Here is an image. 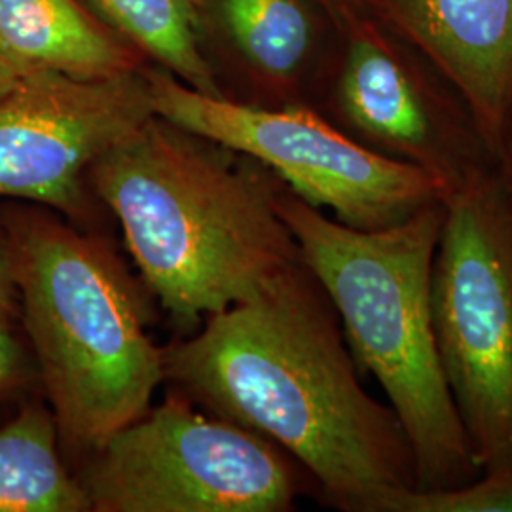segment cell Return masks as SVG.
<instances>
[{
    "instance_id": "obj_9",
    "label": "cell",
    "mask_w": 512,
    "mask_h": 512,
    "mask_svg": "<svg viewBox=\"0 0 512 512\" xmlns=\"http://www.w3.org/2000/svg\"><path fill=\"white\" fill-rule=\"evenodd\" d=\"M154 116L147 78L80 80L31 71L0 97V198L90 217L93 162Z\"/></svg>"
},
{
    "instance_id": "obj_8",
    "label": "cell",
    "mask_w": 512,
    "mask_h": 512,
    "mask_svg": "<svg viewBox=\"0 0 512 512\" xmlns=\"http://www.w3.org/2000/svg\"><path fill=\"white\" fill-rule=\"evenodd\" d=\"M332 124L389 160L423 171L440 198L497 175L475 112L439 69L374 12L338 31Z\"/></svg>"
},
{
    "instance_id": "obj_14",
    "label": "cell",
    "mask_w": 512,
    "mask_h": 512,
    "mask_svg": "<svg viewBox=\"0 0 512 512\" xmlns=\"http://www.w3.org/2000/svg\"><path fill=\"white\" fill-rule=\"evenodd\" d=\"M97 14L192 90L222 95L200 52L192 0H88Z\"/></svg>"
},
{
    "instance_id": "obj_20",
    "label": "cell",
    "mask_w": 512,
    "mask_h": 512,
    "mask_svg": "<svg viewBox=\"0 0 512 512\" xmlns=\"http://www.w3.org/2000/svg\"><path fill=\"white\" fill-rule=\"evenodd\" d=\"M33 69L16 65L4 57H0V97H4L6 93L12 92L19 82L31 73ZM38 71V69H37Z\"/></svg>"
},
{
    "instance_id": "obj_7",
    "label": "cell",
    "mask_w": 512,
    "mask_h": 512,
    "mask_svg": "<svg viewBox=\"0 0 512 512\" xmlns=\"http://www.w3.org/2000/svg\"><path fill=\"white\" fill-rule=\"evenodd\" d=\"M289 458L169 395L95 450L78 480L92 512H287L304 471Z\"/></svg>"
},
{
    "instance_id": "obj_12",
    "label": "cell",
    "mask_w": 512,
    "mask_h": 512,
    "mask_svg": "<svg viewBox=\"0 0 512 512\" xmlns=\"http://www.w3.org/2000/svg\"><path fill=\"white\" fill-rule=\"evenodd\" d=\"M217 6L239 54L275 105H308L302 92L330 19L311 0H217Z\"/></svg>"
},
{
    "instance_id": "obj_3",
    "label": "cell",
    "mask_w": 512,
    "mask_h": 512,
    "mask_svg": "<svg viewBox=\"0 0 512 512\" xmlns=\"http://www.w3.org/2000/svg\"><path fill=\"white\" fill-rule=\"evenodd\" d=\"M275 203L338 313L355 365L378 380L403 425L416 488H456L480 475L433 330L431 272L444 202L429 203L384 230L329 219L283 181Z\"/></svg>"
},
{
    "instance_id": "obj_18",
    "label": "cell",
    "mask_w": 512,
    "mask_h": 512,
    "mask_svg": "<svg viewBox=\"0 0 512 512\" xmlns=\"http://www.w3.org/2000/svg\"><path fill=\"white\" fill-rule=\"evenodd\" d=\"M334 25L336 31L372 12L370 0H311Z\"/></svg>"
},
{
    "instance_id": "obj_15",
    "label": "cell",
    "mask_w": 512,
    "mask_h": 512,
    "mask_svg": "<svg viewBox=\"0 0 512 512\" xmlns=\"http://www.w3.org/2000/svg\"><path fill=\"white\" fill-rule=\"evenodd\" d=\"M384 512H512V469L480 473L456 488H406L387 499Z\"/></svg>"
},
{
    "instance_id": "obj_17",
    "label": "cell",
    "mask_w": 512,
    "mask_h": 512,
    "mask_svg": "<svg viewBox=\"0 0 512 512\" xmlns=\"http://www.w3.org/2000/svg\"><path fill=\"white\" fill-rule=\"evenodd\" d=\"M19 294L14 274H12V258L4 232H0V317L12 319L18 313Z\"/></svg>"
},
{
    "instance_id": "obj_13",
    "label": "cell",
    "mask_w": 512,
    "mask_h": 512,
    "mask_svg": "<svg viewBox=\"0 0 512 512\" xmlns=\"http://www.w3.org/2000/svg\"><path fill=\"white\" fill-rule=\"evenodd\" d=\"M59 442L54 414L40 404L0 427V512H92Z\"/></svg>"
},
{
    "instance_id": "obj_11",
    "label": "cell",
    "mask_w": 512,
    "mask_h": 512,
    "mask_svg": "<svg viewBox=\"0 0 512 512\" xmlns=\"http://www.w3.org/2000/svg\"><path fill=\"white\" fill-rule=\"evenodd\" d=\"M0 57L80 80L137 71L139 55L78 0H0Z\"/></svg>"
},
{
    "instance_id": "obj_2",
    "label": "cell",
    "mask_w": 512,
    "mask_h": 512,
    "mask_svg": "<svg viewBox=\"0 0 512 512\" xmlns=\"http://www.w3.org/2000/svg\"><path fill=\"white\" fill-rule=\"evenodd\" d=\"M88 181L181 327L249 300L302 258L277 211L279 177L238 167L156 114L99 156Z\"/></svg>"
},
{
    "instance_id": "obj_10",
    "label": "cell",
    "mask_w": 512,
    "mask_h": 512,
    "mask_svg": "<svg viewBox=\"0 0 512 512\" xmlns=\"http://www.w3.org/2000/svg\"><path fill=\"white\" fill-rule=\"evenodd\" d=\"M370 6L452 82L495 150L512 99V0H370Z\"/></svg>"
},
{
    "instance_id": "obj_6",
    "label": "cell",
    "mask_w": 512,
    "mask_h": 512,
    "mask_svg": "<svg viewBox=\"0 0 512 512\" xmlns=\"http://www.w3.org/2000/svg\"><path fill=\"white\" fill-rule=\"evenodd\" d=\"M147 86L156 116L251 158L351 228L384 230L442 200L423 171L363 147L311 105L234 103L192 90L171 73L148 74Z\"/></svg>"
},
{
    "instance_id": "obj_4",
    "label": "cell",
    "mask_w": 512,
    "mask_h": 512,
    "mask_svg": "<svg viewBox=\"0 0 512 512\" xmlns=\"http://www.w3.org/2000/svg\"><path fill=\"white\" fill-rule=\"evenodd\" d=\"M23 323L59 440L88 459L139 420L165 378L137 283L109 243L48 213L4 219Z\"/></svg>"
},
{
    "instance_id": "obj_16",
    "label": "cell",
    "mask_w": 512,
    "mask_h": 512,
    "mask_svg": "<svg viewBox=\"0 0 512 512\" xmlns=\"http://www.w3.org/2000/svg\"><path fill=\"white\" fill-rule=\"evenodd\" d=\"M8 323V319L0 317V397L23 387L31 374L25 351Z\"/></svg>"
},
{
    "instance_id": "obj_1",
    "label": "cell",
    "mask_w": 512,
    "mask_h": 512,
    "mask_svg": "<svg viewBox=\"0 0 512 512\" xmlns=\"http://www.w3.org/2000/svg\"><path fill=\"white\" fill-rule=\"evenodd\" d=\"M164 359L167 380L287 452L329 507L384 512L391 495L416 488L403 425L363 389L338 313L302 258Z\"/></svg>"
},
{
    "instance_id": "obj_5",
    "label": "cell",
    "mask_w": 512,
    "mask_h": 512,
    "mask_svg": "<svg viewBox=\"0 0 512 512\" xmlns=\"http://www.w3.org/2000/svg\"><path fill=\"white\" fill-rule=\"evenodd\" d=\"M442 202L431 272L440 366L480 473L512 469V203L497 175Z\"/></svg>"
},
{
    "instance_id": "obj_19",
    "label": "cell",
    "mask_w": 512,
    "mask_h": 512,
    "mask_svg": "<svg viewBox=\"0 0 512 512\" xmlns=\"http://www.w3.org/2000/svg\"><path fill=\"white\" fill-rule=\"evenodd\" d=\"M495 156H497V177L512 203V99L495 141Z\"/></svg>"
}]
</instances>
